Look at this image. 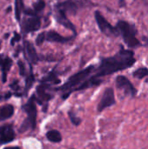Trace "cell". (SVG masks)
Listing matches in <instances>:
<instances>
[{"label": "cell", "mask_w": 148, "mask_h": 149, "mask_svg": "<svg viewBox=\"0 0 148 149\" xmlns=\"http://www.w3.org/2000/svg\"><path fill=\"white\" fill-rule=\"evenodd\" d=\"M144 42H145V44H146V45H147L148 46V36H146V37H144Z\"/></svg>", "instance_id": "obj_27"}, {"label": "cell", "mask_w": 148, "mask_h": 149, "mask_svg": "<svg viewBox=\"0 0 148 149\" xmlns=\"http://www.w3.org/2000/svg\"><path fill=\"white\" fill-rule=\"evenodd\" d=\"M41 27V20L39 17L37 15L33 16H29L27 17H24L23 19L22 23V30L24 32L28 33V32H32L38 31Z\"/></svg>", "instance_id": "obj_8"}, {"label": "cell", "mask_w": 148, "mask_h": 149, "mask_svg": "<svg viewBox=\"0 0 148 149\" xmlns=\"http://www.w3.org/2000/svg\"><path fill=\"white\" fill-rule=\"evenodd\" d=\"M115 104H116V100H115L114 90L112 87H108L104 91L102 98L98 105V112L101 113L105 109H106Z\"/></svg>", "instance_id": "obj_7"}, {"label": "cell", "mask_w": 148, "mask_h": 149, "mask_svg": "<svg viewBox=\"0 0 148 149\" xmlns=\"http://www.w3.org/2000/svg\"><path fill=\"white\" fill-rule=\"evenodd\" d=\"M14 113V107L10 104L3 106L0 108V121L10 119Z\"/></svg>", "instance_id": "obj_16"}, {"label": "cell", "mask_w": 148, "mask_h": 149, "mask_svg": "<svg viewBox=\"0 0 148 149\" xmlns=\"http://www.w3.org/2000/svg\"><path fill=\"white\" fill-rule=\"evenodd\" d=\"M35 100V95H32L29 101L22 107V109L27 113V120L31 124V130H35L37 126V107Z\"/></svg>", "instance_id": "obj_6"}, {"label": "cell", "mask_w": 148, "mask_h": 149, "mask_svg": "<svg viewBox=\"0 0 148 149\" xmlns=\"http://www.w3.org/2000/svg\"><path fill=\"white\" fill-rule=\"evenodd\" d=\"M16 138L14 129L10 124H5L0 127V144H7L13 141Z\"/></svg>", "instance_id": "obj_9"}, {"label": "cell", "mask_w": 148, "mask_h": 149, "mask_svg": "<svg viewBox=\"0 0 148 149\" xmlns=\"http://www.w3.org/2000/svg\"><path fill=\"white\" fill-rule=\"evenodd\" d=\"M116 27L120 32V35H121L125 44L128 47L137 48L142 45L140 41L137 38L138 31L134 24L125 20H120L118 21Z\"/></svg>", "instance_id": "obj_2"}, {"label": "cell", "mask_w": 148, "mask_h": 149, "mask_svg": "<svg viewBox=\"0 0 148 149\" xmlns=\"http://www.w3.org/2000/svg\"><path fill=\"white\" fill-rule=\"evenodd\" d=\"M24 51H25L27 58L30 61V63L37 64L38 62L39 58H38L36 49H35L34 45H32V43L28 40H25L24 42Z\"/></svg>", "instance_id": "obj_12"}, {"label": "cell", "mask_w": 148, "mask_h": 149, "mask_svg": "<svg viewBox=\"0 0 148 149\" xmlns=\"http://www.w3.org/2000/svg\"><path fill=\"white\" fill-rule=\"evenodd\" d=\"M12 65V60L11 58H10L9 57L3 58L2 63H1V70H2V81L3 83L6 82L7 79V74L10 71V69L11 68Z\"/></svg>", "instance_id": "obj_15"}, {"label": "cell", "mask_w": 148, "mask_h": 149, "mask_svg": "<svg viewBox=\"0 0 148 149\" xmlns=\"http://www.w3.org/2000/svg\"><path fill=\"white\" fill-rule=\"evenodd\" d=\"M135 62L136 58L134 57V52L121 46L120 50L115 55L101 58L100 64L96 69V73L93 76L97 78L108 76L132 67Z\"/></svg>", "instance_id": "obj_1"}, {"label": "cell", "mask_w": 148, "mask_h": 149, "mask_svg": "<svg viewBox=\"0 0 148 149\" xmlns=\"http://www.w3.org/2000/svg\"><path fill=\"white\" fill-rule=\"evenodd\" d=\"M45 40L49 42H55V43H67L71 40V37H64L55 31L54 30H51L48 32H45Z\"/></svg>", "instance_id": "obj_13"}, {"label": "cell", "mask_w": 148, "mask_h": 149, "mask_svg": "<svg viewBox=\"0 0 148 149\" xmlns=\"http://www.w3.org/2000/svg\"><path fill=\"white\" fill-rule=\"evenodd\" d=\"M68 115H69V118H70L71 122H72L74 126H79V125H80V123H81V119L79 118L78 116H76L72 111H69Z\"/></svg>", "instance_id": "obj_22"}, {"label": "cell", "mask_w": 148, "mask_h": 149, "mask_svg": "<svg viewBox=\"0 0 148 149\" xmlns=\"http://www.w3.org/2000/svg\"><path fill=\"white\" fill-rule=\"evenodd\" d=\"M17 65H18V68H19V73L21 76H24L25 75V65L24 64L23 61L21 60H18L17 62Z\"/></svg>", "instance_id": "obj_25"}, {"label": "cell", "mask_w": 148, "mask_h": 149, "mask_svg": "<svg viewBox=\"0 0 148 149\" xmlns=\"http://www.w3.org/2000/svg\"><path fill=\"white\" fill-rule=\"evenodd\" d=\"M29 128L31 129V124L30 122L28 121V120H24V121L23 122V124L21 125L20 128H19V133H24L26 132L27 130H29Z\"/></svg>", "instance_id": "obj_24"}, {"label": "cell", "mask_w": 148, "mask_h": 149, "mask_svg": "<svg viewBox=\"0 0 148 149\" xmlns=\"http://www.w3.org/2000/svg\"><path fill=\"white\" fill-rule=\"evenodd\" d=\"M3 55L2 54H0V65H1V63H2V60H3Z\"/></svg>", "instance_id": "obj_28"}, {"label": "cell", "mask_w": 148, "mask_h": 149, "mask_svg": "<svg viewBox=\"0 0 148 149\" xmlns=\"http://www.w3.org/2000/svg\"><path fill=\"white\" fill-rule=\"evenodd\" d=\"M55 18L58 21V23H59L61 25H63L64 27L71 30L72 32H74L76 34V28L74 26V24L69 20V18L66 16V13L64 12L63 10L57 9L56 8V13H55Z\"/></svg>", "instance_id": "obj_11"}, {"label": "cell", "mask_w": 148, "mask_h": 149, "mask_svg": "<svg viewBox=\"0 0 148 149\" xmlns=\"http://www.w3.org/2000/svg\"><path fill=\"white\" fill-rule=\"evenodd\" d=\"M133 76L138 79H142L148 76V68L140 67L133 72Z\"/></svg>", "instance_id": "obj_18"}, {"label": "cell", "mask_w": 148, "mask_h": 149, "mask_svg": "<svg viewBox=\"0 0 148 149\" xmlns=\"http://www.w3.org/2000/svg\"><path fill=\"white\" fill-rule=\"evenodd\" d=\"M46 138L52 143H59L62 141L61 134L57 130H50L46 133Z\"/></svg>", "instance_id": "obj_17"}, {"label": "cell", "mask_w": 148, "mask_h": 149, "mask_svg": "<svg viewBox=\"0 0 148 149\" xmlns=\"http://www.w3.org/2000/svg\"><path fill=\"white\" fill-rule=\"evenodd\" d=\"M95 70V66L93 65H89L87 67H85V69L79 71V72H76L75 74H73L72 76H71L68 80L61 86L56 88V90H61V91H66V90H71L72 88H73L74 86L79 85L80 83H82L84 80L86 79V78L88 76H90L92 74V72Z\"/></svg>", "instance_id": "obj_3"}, {"label": "cell", "mask_w": 148, "mask_h": 149, "mask_svg": "<svg viewBox=\"0 0 148 149\" xmlns=\"http://www.w3.org/2000/svg\"><path fill=\"white\" fill-rule=\"evenodd\" d=\"M57 9H59L71 15H76L79 10V2L77 0H65L56 5Z\"/></svg>", "instance_id": "obj_10"}, {"label": "cell", "mask_w": 148, "mask_h": 149, "mask_svg": "<svg viewBox=\"0 0 148 149\" xmlns=\"http://www.w3.org/2000/svg\"><path fill=\"white\" fill-rule=\"evenodd\" d=\"M49 87V85L46 84L45 82H43L42 84H40L38 87H37V95L38 97V99H36V100H38V102L41 105L42 101H48L50 100V99L51 98V96L46 93V89Z\"/></svg>", "instance_id": "obj_14"}, {"label": "cell", "mask_w": 148, "mask_h": 149, "mask_svg": "<svg viewBox=\"0 0 148 149\" xmlns=\"http://www.w3.org/2000/svg\"><path fill=\"white\" fill-rule=\"evenodd\" d=\"M45 7V2L44 0H38L34 4H33V10L38 13L42 11Z\"/></svg>", "instance_id": "obj_21"}, {"label": "cell", "mask_w": 148, "mask_h": 149, "mask_svg": "<svg viewBox=\"0 0 148 149\" xmlns=\"http://www.w3.org/2000/svg\"><path fill=\"white\" fill-rule=\"evenodd\" d=\"M34 82H35V78H34V75H33L32 72L31 71V72H30V74H29V76H28V78H27V79L25 81V87H24V93L25 95L27 94L29 90L31 88Z\"/></svg>", "instance_id": "obj_20"}, {"label": "cell", "mask_w": 148, "mask_h": 149, "mask_svg": "<svg viewBox=\"0 0 148 149\" xmlns=\"http://www.w3.org/2000/svg\"><path fill=\"white\" fill-rule=\"evenodd\" d=\"M94 17H95V20L97 22V24H98L99 30L101 31V32L103 34H105L107 37H113V38L120 36V32H119L117 27L113 26L105 18V17L101 14L100 11L96 10L94 12Z\"/></svg>", "instance_id": "obj_4"}, {"label": "cell", "mask_w": 148, "mask_h": 149, "mask_svg": "<svg viewBox=\"0 0 148 149\" xmlns=\"http://www.w3.org/2000/svg\"><path fill=\"white\" fill-rule=\"evenodd\" d=\"M45 41V32H41V33H39L38 36H37V38H36V45H38V46H40L41 45H43V43Z\"/></svg>", "instance_id": "obj_23"}, {"label": "cell", "mask_w": 148, "mask_h": 149, "mask_svg": "<svg viewBox=\"0 0 148 149\" xmlns=\"http://www.w3.org/2000/svg\"><path fill=\"white\" fill-rule=\"evenodd\" d=\"M20 39H21V36H20L18 33L15 32L13 38H12V39H11V41H10V44H11V45H14V42H17V41H19Z\"/></svg>", "instance_id": "obj_26"}, {"label": "cell", "mask_w": 148, "mask_h": 149, "mask_svg": "<svg viewBox=\"0 0 148 149\" xmlns=\"http://www.w3.org/2000/svg\"><path fill=\"white\" fill-rule=\"evenodd\" d=\"M24 6V4L23 3V0H15V17L17 21H20L21 19V14Z\"/></svg>", "instance_id": "obj_19"}, {"label": "cell", "mask_w": 148, "mask_h": 149, "mask_svg": "<svg viewBox=\"0 0 148 149\" xmlns=\"http://www.w3.org/2000/svg\"><path fill=\"white\" fill-rule=\"evenodd\" d=\"M115 85L118 90L122 92L124 97H135L137 94V89L133 83L124 75H119L116 77Z\"/></svg>", "instance_id": "obj_5"}]
</instances>
